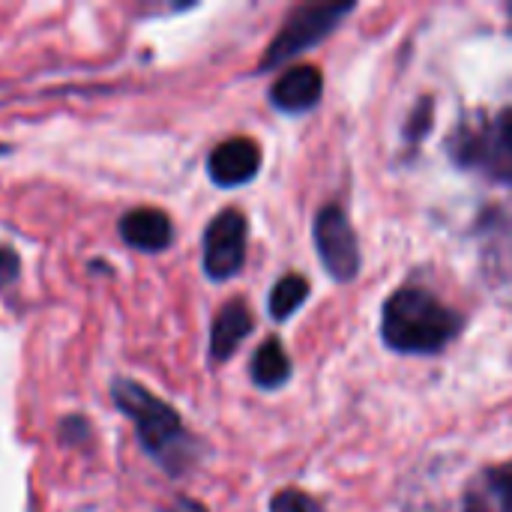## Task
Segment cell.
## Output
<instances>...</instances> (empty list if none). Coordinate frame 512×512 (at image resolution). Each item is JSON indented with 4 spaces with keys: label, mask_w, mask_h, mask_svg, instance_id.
Wrapping results in <instances>:
<instances>
[{
    "label": "cell",
    "mask_w": 512,
    "mask_h": 512,
    "mask_svg": "<svg viewBox=\"0 0 512 512\" xmlns=\"http://www.w3.org/2000/svg\"><path fill=\"white\" fill-rule=\"evenodd\" d=\"M315 243L324 267L336 279H351L360 270V249L348 216L339 207H324L315 219Z\"/></svg>",
    "instance_id": "5b68a950"
},
{
    "label": "cell",
    "mask_w": 512,
    "mask_h": 512,
    "mask_svg": "<svg viewBox=\"0 0 512 512\" xmlns=\"http://www.w3.org/2000/svg\"><path fill=\"white\" fill-rule=\"evenodd\" d=\"M246 258V219L240 210H222L204 231V270L210 279H231Z\"/></svg>",
    "instance_id": "277c9868"
},
{
    "label": "cell",
    "mask_w": 512,
    "mask_h": 512,
    "mask_svg": "<svg viewBox=\"0 0 512 512\" xmlns=\"http://www.w3.org/2000/svg\"><path fill=\"white\" fill-rule=\"evenodd\" d=\"M324 75L315 66H294L279 75V81L270 90V99L282 111H306L321 99Z\"/></svg>",
    "instance_id": "ba28073f"
},
{
    "label": "cell",
    "mask_w": 512,
    "mask_h": 512,
    "mask_svg": "<svg viewBox=\"0 0 512 512\" xmlns=\"http://www.w3.org/2000/svg\"><path fill=\"white\" fill-rule=\"evenodd\" d=\"M270 512H318L315 501L297 489H288V492H279L273 501H270Z\"/></svg>",
    "instance_id": "7c38bea8"
},
{
    "label": "cell",
    "mask_w": 512,
    "mask_h": 512,
    "mask_svg": "<svg viewBox=\"0 0 512 512\" xmlns=\"http://www.w3.org/2000/svg\"><path fill=\"white\" fill-rule=\"evenodd\" d=\"M18 255L9 246H0V282H12L18 276Z\"/></svg>",
    "instance_id": "4fadbf2b"
},
{
    "label": "cell",
    "mask_w": 512,
    "mask_h": 512,
    "mask_svg": "<svg viewBox=\"0 0 512 512\" xmlns=\"http://www.w3.org/2000/svg\"><path fill=\"white\" fill-rule=\"evenodd\" d=\"M6 150H9V147H6V144H0V153H6Z\"/></svg>",
    "instance_id": "2e32d148"
},
{
    "label": "cell",
    "mask_w": 512,
    "mask_h": 512,
    "mask_svg": "<svg viewBox=\"0 0 512 512\" xmlns=\"http://www.w3.org/2000/svg\"><path fill=\"white\" fill-rule=\"evenodd\" d=\"M351 12V3H312V6H303L297 9L285 27L279 30V36L270 42L267 54H264V69L270 66H279L285 63L288 57H297L300 51H306L309 45H315L321 36H327L342 15Z\"/></svg>",
    "instance_id": "3957f363"
},
{
    "label": "cell",
    "mask_w": 512,
    "mask_h": 512,
    "mask_svg": "<svg viewBox=\"0 0 512 512\" xmlns=\"http://www.w3.org/2000/svg\"><path fill=\"white\" fill-rule=\"evenodd\" d=\"M111 399L135 423L141 447L156 462L174 465V459L180 456L183 441H186V432H183L177 411L168 402H162L159 396H153L147 387H141L138 381H129V378L114 381Z\"/></svg>",
    "instance_id": "7a4b0ae2"
},
{
    "label": "cell",
    "mask_w": 512,
    "mask_h": 512,
    "mask_svg": "<svg viewBox=\"0 0 512 512\" xmlns=\"http://www.w3.org/2000/svg\"><path fill=\"white\" fill-rule=\"evenodd\" d=\"M501 135H504V144L512 150V111L501 117Z\"/></svg>",
    "instance_id": "9a60e30c"
},
{
    "label": "cell",
    "mask_w": 512,
    "mask_h": 512,
    "mask_svg": "<svg viewBox=\"0 0 512 512\" xmlns=\"http://www.w3.org/2000/svg\"><path fill=\"white\" fill-rule=\"evenodd\" d=\"M120 237L138 252H162L174 240V225L156 207H135L120 219Z\"/></svg>",
    "instance_id": "52a82bcc"
},
{
    "label": "cell",
    "mask_w": 512,
    "mask_h": 512,
    "mask_svg": "<svg viewBox=\"0 0 512 512\" xmlns=\"http://www.w3.org/2000/svg\"><path fill=\"white\" fill-rule=\"evenodd\" d=\"M249 330H252V315H249L246 303L234 300V303L222 306V312L216 315L213 330H210V357L216 363L228 360L240 348V342L249 336Z\"/></svg>",
    "instance_id": "9c48e42d"
},
{
    "label": "cell",
    "mask_w": 512,
    "mask_h": 512,
    "mask_svg": "<svg viewBox=\"0 0 512 512\" xmlns=\"http://www.w3.org/2000/svg\"><path fill=\"white\" fill-rule=\"evenodd\" d=\"M165 512H207V510H204V507H201L198 501H189V498H180V501H177L174 507H168V510H165Z\"/></svg>",
    "instance_id": "5bb4252c"
},
{
    "label": "cell",
    "mask_w": 512,
    "mask_h": 512,
    "mask_svg": "<svg viewBox=\"0 0 512 512\" xmlns=\"http://www.w3.org/2000/svg\"><path fill=\"white\" fill-rule=\"evenodd\" d=\"M306 297H309V282L303 276H285L276 282V288L270 294V315L285 321L306 303Z\"/></svg>",
    "instance_id": "8fae6325"
},
{
    "label": "cell",
    "mask_w": 512,
    "mask_h": 512,
    "mask_svg": "<svg viewBox=\"0 0 512 512\" xmlns=\"http://www.w3.org/2000/svg\"><path fill=\"white\" fill-rule=\"evenodd\" d=\"M459 327V315L420 288H402L384 306V339L405 354H435Z\"/></svg>",
    "instance_id": "6da1fadb"
},
{
    "label": "cell",
    "mask_w": 512,
    "mask_h": 512,
    "mask_svg": "<svg viewBox=\"0 0 512 512\" xmlns=\"http://www.w3.org/2000/svg\"><path fill=\"white\" fill-rule=\"evenodd\" d=\"M291 375V360L279 339H267L252 357V381L258 387H279Z\"/></svg>",
    "instance_id": "30bf717a"
},
{
    "label": "cell",
    "mask_w": 512,
    "mask_h": 512,
    "mask_svg": "<svg viewBox=\"0 0 512 512\" xmlns=\"http://www.w3.org/2000/svg\"><path fill=\"white\" fill-rule=\"evenodd\" d=\"M258 168L261 150L252 138H228L207 159V171L219 186H243L258 174Z\"/></svg>",
    "instance_id": "8992f818"
}]
</instances>
